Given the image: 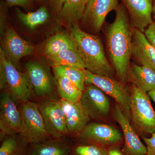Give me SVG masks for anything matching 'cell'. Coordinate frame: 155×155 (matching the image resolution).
<instances>
[{
    "label": "cell",
    "mask_w": 155,
    "mask_h": 155,
    "mask_svg": "<svg viewBox=\"0 0 155 155\" xmlns=\"http://www.w3.org/2000/svg\"><path fill=\"white\" fill-rule=\"evenodd\" d=\"M17 14L22 23L31 29L46 22L50 17V11L45 5L36 11L26 13L18 10Z\"/></svg>",
    "instance_id": "obj_24"
},
{
    "label": "cell",
    "mask_w": 155,
    "mask_h": 155,
    "mask_svg": "<svg viewBox=\"0 0 155 155\" xmlns=\"http://www.w3.org/2000/svg\"><path fill=\"white\" fill-rule=\"evenodd\" d=\"M68 50H76L71 34L64 32H58L51 37L46 45L45 55H52Z\"/></svg>",
    "instance_id": "obj_20"
},
{
    "label": "cell",
    "mask_w": 155,
    "mask_h": 155,
    "mask_svg": "<svg viewBox=\"0 0 155 155\" xmlns=\"http://www.w3.org/2000/svg\"><path fill=\"white\" fill-rule=\"evenodd\" d=\"M84 71L85 84L95 85L106 94L113 97L126 117L129 121H131L130 94L122 82L118 81L114 78L93 74L86 69Z\"/></svg>",
    "instance_id": "obj_6"
},
{
    "label": "cell",
    "mask_w": 155,
    "mask_h": 155,
    "mask_svg": "<svg viewBox=\"0 0 155 155\" xmlns=\"http://www.w3.org/2000/svg\"><path fill=\"white\" fill-rule=\"evenodd\" d=\"M46 57L52 67L70 66L85 69L83 61L76 50H66Z\"/></svg>",
    "instance_id": "obj_21"
},
{
    "label": "cell",
    "mask_w": 155,
    "mask_h": 155,
    "mask_svg": "<svg viewBox=\"0 0 155 155\" xmlns=\"http://www.w3.org/2000/svg\"><path fill=\"white\" fill-rule=\"evenodd\" d=\"M21 114L22 123L19 134L28 143L35 144L51 137L46 129L38 104L28 101L22 102Z\"/></svg>",
    "instance_id": "obj_5"
},
{
    "label": "cell",
    "mask_w": 155,
    "mask_h": 155,
    "mask_svg": "<svg viewBox=\"0 0 155 155\" xmlns=\"http://www.w3.org/2000/svg\"><path fill=\"white\" fill-rule=\"evenodd\" d=\"M32 46L21 37L12 27L7 28L4 38V49L8 59L16 67L20 59L33 52Z\"/></svg>",
    "instance_id": "obj_14"
},
{
    "label": "cell",
    "mask_w": 155,
    "mask_h": 155,
    "mask_svg": "<svg viewBox=\"0 0 155 155\" xmlns=\"http://www.w3.org/2000/svg\"><path fill=\"white\" fill-rule=\"evenodd\" d=\"M31 155H69L70 148L58 140H45L33 144Z\"/></svg>",
    "instance_id": "obj_23"
},
{
    "label": "cell",
    "mask_w": 155,
    "mask_h": 155,
    "mask_svg": "<svg viewBox=\"0 0 155 155\" xmlns=\"http://www.w3.org/2000/svg\"><path fill=\"white\" fill-rule=\"evenodd\" d=\"M142 138L146 145L147 155H155V132L149 138L143 137Z\"/></svg>",
    "instance_id": "obj_30"
},
{
    "label": "cell",
    "mask_w": 155,
    "mask_h": 155,
    "mask_svg": "<svg viewBox=\"0 0 155 155\" xmlns=\"http://www.w3.org/2000/svg\"><path fill=\"white\" fill-rule=\"evenodd\" d=\"M118 5V0H88L82 18L84 23L94 32H99L107 15Z\"/></svg>",
    "instance_id": "obj_12"
},
{
    "label": "cell",
    "mask_w": 155,
    "mask_h": 155,
    "mask_svg": "<svg viewBox=\"0 0 155 155\" xmlns=\"http://www.w3.org/2000/svg\"><path fill=\"white\" fill-rule=\"evenodd\" d=\"M16 100L8 91L1 93L0 99V130L1 138L20 133L22 123L21 112Z\"/></svg>",
    "instance_id": "obj_9"
},
{
    "label": "cell",
    "mask_w": 155,
    "mask_h": 155,
    "mask_svg": "<svg viewBox=\"0 0 155 155\" xmlns=\"http://www.w3.org/2000/svg\"><path fill=\"white\" fill-rule=\"evenodd\" d=\"M144 34L148 41L155 48V23L153 22L147 27Z\"/></svg>",
    "instance_id": "obj_29"
},
{
    "label": "cell",
    "mask_w": 155,
    "mask_h": 155,
    "mask_svg": "<svg viewBox=\"0 0 155 155\" xmlns=\"http://www.w3.org/2000/svg\"><path fill=\"white\" fill-rule=\"evenodd\" d=\"M152 15L154 19V21L153 22L155 23V0H154L153 5Z\"/></svg>",
    "instance_id": "obj_34"
},
{
    "label": "cell",
    "mask_w": 155,
    "mask_h": 155,
    "mask_svg": "<svg viewBox=\"0 0 155 155\" xmlns=\"http://www.w3.org/2000/svg\"><path fill=\"white\" fill-rule=\"evenodd\" d=\"M131 125L140 134L155 132V112L147 93L134 84L130 91Z\"/></svg>",
    "instance_id": "obj_3"
},
{
    "label": "cell",
    "mask_w": 155,
    "mask_h": 155,
    "mask_svg": "<svg viewBox=\"0 0 155 155\" xmlns=\"http://www.w3.org/2000/svg\"><path fill=\"white\" fill-rule=\"evenodd\" d=\"M114 117L121 126L125 144L122 152L124 155H147V148L140 139L136 131L130 124L118 104L114 108Z\"/></svg>",
    "instance_id": "obj_11"
},
{
    "label": "cell",
    "mask_w": 155,
    "mask_h": 155,
    "mask_svg": "<svg viewBox=\"0 0 155 155\" xmlns=\"http://www.w3.org/2000/svg\"><path fill=\"white\" fill-rule=\"evenodd\" d=\"M130 16L134 28L144 33L153 22L152 17L154 0H122Z\"/></svg>",
    "instance_id": "obj_13"
},
{
    "label": "cell",
    "mask_w": 155,
    "mask_h": 155,
    "mask_svg": "<svg viewBox=\"0 0 155 155\" xmlns=\"http://www.w3.org/2000/svg\"><path fill=\"white\" fill-rule=\"evenodd\" d=\"M131 55L143 66L155 70V48L148 41L143 32L134 28Z\"/></svg>",
    "instance_id": "obj_17"
},
{
    "label": "cell",
    "mask_w": 155,
    "mask_h": 155,
    "mask_svg": "<svg viewBox=\"0 0 155 155\" xmlns=\"http://www.w3.org/2000/svg\"><path fill=\"white\" fill-rule=\"evenodd\" d=\"M115 11L114 21L106 31L107 52L117 77L125 82L129 77L133 28L123 4H119Z\"/></svg>",
    "instance_id": "obj_1"
},
{
    "label": "cell",
    "mask_w": 155,
    "mask_h": 155,
    "mask_svg": "<svg viewBox=\"0 0 155 155\" xmlns=\"http://www.w3.org/2000/svg\"><path fill=\"white\" fill-rule=\"evenodd\" d=\"M50 13L57 17L63 8L66 0H43Z\"/></svg>",
    "instance_id": "obj_28"
},
{
    "label": "cell",
    "mask_w": 155,
    "mask_h": 155,
    "mask_svg": "<svg viewBox=\"0 0 155 155\" xmlns=\"http://www.w3.org/2000/svg\"><path fill=\"white\" fill-rule=\"evenodd\" d=\"M70 34L85 69L93 74L114 78L115 71L99 38L81 30L77 24L71 26Z\"/></svg>",
    "instance_id": "obj_2"
},
{
    "label": "cell",
    "mask_w": 155,
    "mask_h": 155,
    "mask_svg": "<svg viewBox=\"0 0 155 155\" xmlns=\"http://www.w3.org/2000/svg\"><path fill=\"white\" fill-rule=\"evenodd\" d=\"M58 94L61 99L76 103L80 101L83 91L75 86L72 81L63 76H56Z\"/></svg>",
    "instance_id": "obj_22"
},
{
    "label": "cell",
    "mask_w": 155,
    "mask_h": 155,
    "mask_svg": "<svg viewBox=\"0 0 155 155\" xmlns=\"http://www.w3.org/2000/svg\"><path fill=\"white\" fill-rule=\"evenodd\" d=\"M129 76L134 84L145 92L155 90V70L151 67L132 64Z\"/></svg>",
    "instance_id": "obj_19"
},
{
    "label": "cell",
    "mask_w": 155,
    "mask_h": 155,
    "mask_svg": "<svg viewBox=\"0 0 155 155\" xmlns=\"http://www.w3.org/2000/svg\"><path fill=\"white\" fill-rule=\"evenodd\" d=\"M6 137L0 147V155H25L28 143L19 134Z\"/></svg>",
    "instance_id": "obj_25"
},
{
    "label": "cell",
    "mask_w": 155,
    "mask_h": 155,
    "mask_svg": "<svg viewBox=\"0 0 155 155\" xmlns=\"http://www.w3.org/2000/svg\"><path fill=\"white\" fill-rule=\"evenodd\" d=\"M75 153L76 155H108V151L101 147L89 144L78 146L75 148Z\"/></svg>",
    "instance_id": "obj_27"
},
{
    "label": "cell",
    "mask_w": 155,
    "mask_h": 155,
    "mask_svg": "<svg viewBox=\"0 0 155 155\" xmlns=\"http://www.w3.org/2000/svg\"><path fill=\"white\" fill-rule=\"evenodd\" d=\"M64 111L68 133L78 136L84 129L89 121V116L79 102H69L60 100Z\"/></svg>",
    "instance_id": "obj_16"
},
{
    "label": "cell",
    "mask_w": 155,
    "mask_h": 155,
    "mask_svg": "<svg viewBox=\"0 0 155 155\" xmlns=\"http://www.w3.org/2000/svg\"><path fill=\"white\" fill-rule=\"evenodd\" d=\"M78 137L88 144L106 149L117 147L122 138L120 131L114 126L95 122L87 124Z\"/></svg>",
    "instance_id": "obj_7"
},
{
    "label": "cell",
    "mask_w": 155,
    "mask_h": 155,
    "mask_svg": "<svg viewBox=\"0 0 155 155\" xmlns=\"http://www.w3.org/2000/svg\"><path fill=\"white\" fill-rule=\"evenodd\" d=\"M79 102L90 118L103 121L110 115V100L107 94L95 85L88 84L85 87Z\"/></svg>",
    "instance_id": "obj_8"
},
{
    "label": "cell",
    "mask_w": 155,
    "mask_h": 155,
    "mask_svg": "<svg viewBox=\"0 0 155 155\" xmlns=\"http://www.w3.org/2000/svg\"><path fill=\"white\" fill-rule=\"evenodd\" d=\"M88 0H66L56 20L71 26L82 19Z\"/></svg>",
    "instance_id": "obj_18"
},
{
    "label": "cell",
    "mask_w": 155,
    "mask_h": 155,
    "mask_svg": "<svg viewBox=\"0 0 155 155\" xmlns=\"http://www.w3.org/2000/svg\"><path fill=\"white\" fill-rule=\"evenodd\" d=\"M0 86L1 89L11 94L17 101H28L31 86L27 75L19 72L6 56L4 50L0 49Z\"/></svg>",
    "instance_id": "obj_4"
},
{
    "label": "cell",
    "mask_w": 155,
    "mask_h": 155,
    "mask_svg": "<svg viewBox=\"0 0 155 155\" xmlns=\"http://www.w3.org/2000/svg\"><path fill=\"white\" fill-rule=\"evenodd\" d=\"M55 76H63L67 77L70 81L82 91L85 88L84 69L70 66H53Z\"/></svg>",
    "instance_id": "obj_26"
},
{
    "label": "cell",
    "mask_w": 155,
    "mask_h": 155,
    "mask_svg": "<svg viewBox=\"0 0 155 155\" xmlns=\"http://www.w3.org/2000/svg\"><path fill=\"white\" fill-rule=\"evenodd\" d=\"M38 105L50 136L60 138L69 134L60 101L48 100Z\"/></svg>",
    "instance_id": "obj_10"
},
{
    "label": "cell",
    "mask_w": 155,
    "mask_h": 155,
    "mask_svg": "<svg viewBox=\"0 0 155 155\" xmlns=\"http://www.w3.org/2000/svg\"><path fill=\"white\" fill-rule=\"evenodd\" d=\"M147 93L150 97L153 100L155 104V90L149 92Z\"/></svg>",
    "instance_id": "obj_33"
},
{
    "label": "cell",
    "mask_w": 155,
    "mask_h": 155,
    "mask_svg": "<svg viewBox=\"0 0 155 155\" xmlns=\"http://www.w3.org/2000/svg\"><path fill=\"white\" fill-rule=\"evenodd\" d=\"M8 7L21 6L27 7L30 5L33 0H5Z\"/></svg>",
    "instance_id": "obj_31"
},
{
    "label": "cell",
    "mask_w": 155,
    "mask_h": 155,
    "mask_svg": "<svg viewBox=\"0 0 155 155\" xmlns=\"http://www.w3.org/2000/svg\"><path fill=\"white\" fill-rule=\"evenodd\" d=\"M108 155H124L117 147L111 148L108 150Z\"/></svg>",
    "instance_id": "obj_32"
},
{
    "label": "cell",
    "mask_w": 155,
    "mask_h": 155,
    "mask_svg": "<svg viewBox=\"0 0 155 155\" xmlns=\"http://www.w3.org/2000/svg\"><path fill=\"white\" fill-rule=\"evenodd\" d=\"M25 67L29 82L35 94L41 97L51 94L52 84L46 68L36 61H28L25 64Z\"/></svg>",
    "instance_id": "obj_15"
}]
</instances>
